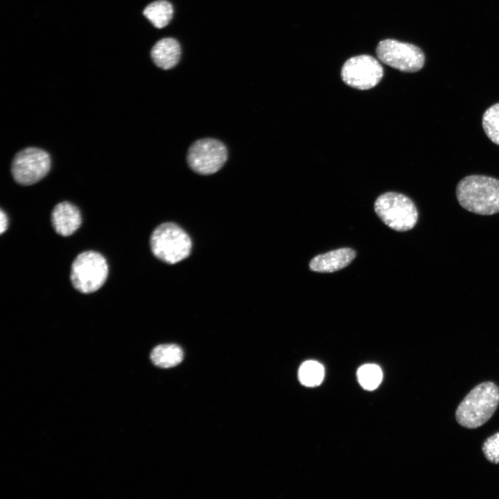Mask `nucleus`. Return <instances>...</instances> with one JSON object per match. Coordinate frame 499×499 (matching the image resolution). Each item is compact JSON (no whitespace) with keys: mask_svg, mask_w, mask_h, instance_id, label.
<instances>
[{"mask_svg":"<svg viewBox=\"0 0 499 499\" xmlns=\"http://www.w3.org/2000/svg\"><path fill=\"white\" fill-rule=\"evenodd\" d=\"M459 204L467 211L479 215L499 213V180L473 175L459 181L456 187Z\"/></svg>","mask_w":499,"mask_h":499,"instance_id":"f257e3e1","label":"nucleus"},{"mask_svg":"<svg viewBox=\"0 0 499 499\" xmlns=\"http://www.w3.org/2000/svg\"><path fill=\"white\" fill-rule=\"evenodd\" d=\"M499 404V387L493 382H484L471 389L458 405L457 421L462 426L473 429L485 423Z\"/></svg>","mask_w":499,"mask_h":499,"instance_id":"f03ea898","label":"nucleus"},{"mask_svg":"<svg viewBox=\"0 0 499 499\" xmlns=\"http://www.w3.org/2000/svg\"><path fill=\"white\" fill-rule=\"evenodd\" d=\"M150 242L153 254L169 264H175L186 259L191 250L189 235L173 222L159 225L152 231Z\"/></svg>","mask_w":499,"mask_h":499,"instance_id":"7ed1b4c3","label":"nucleus"},{"mask_svg":"<svg viewBox=\"0 0 499 499\" xmlns=\"http://www.w3.org/2000/svg\"><path fill=\"white\" fill-rule=\"evenodd\" d=\"M374 210L386 225L396 231H408L418 220L414 203L399 193L388 192L380 195L374 203Z\"/></svg>","mask_w":499,"mask_h":499,"instance_id":"20e7f679","label":"nucleus"},{"mask_svg":"<svg viewBox=\"0 0 499 499\" xmlns=\"http://www.w3.org/2000/svg\"><path fill=\"white\" fill-rule=\"evenodd\" d=\"M107 275L108 265L104 256L94 251H86L74 259L70 278L77 290L91 293L104 284Z\"/></svg>","mask_w":499,"mask_h":499,"instance_id":"39448f33","label":"nucleus"},{"mask_svg":"<svg viewBox=\"0 0 499 499\" xmlns=\"http://www.w3.org/2000/svg\"><path fill=\"white\" fill-rule=\"evenodd\" d=\"M376 53L381 62L403 72H417L425 63V55L419 47L393 39L380 41Z\"/></svg>","mask_w":499,"mask_h":499,"instance_id":"423d86ee","label":"nucleus"},{"mask_svg":"<svg viewBox=\"0 0 499 499\" xmlns=\"http://www.w3.org/2000/svg\"><path fill=\"white\" fill-rule=\"evenodd\" d=\"M51 168V158L45 150L29 147L19 151L13 158L11 172L19 184L28 186L43 179Z\"/></svg>","mask_w":499,"mask_h":499,"instance_id":"0eeeda50","label":"nucleus"},{"mask_svg":"<svg viewBox=\"0 0 499 499\" xmlns=\"http://www.w3.org/2000/svg\"><path fill=\"white\" fill-rule=\"evenodd\" d=\"M343 82L351 87L366 90L378 85L383 76V69L378 61L369 55L348 59L341 69Z\"/></svg>","mask_w":499,"mask_h":499,"instance_id":"6e6552de","label":"nucleus"},{"mask_svg":"<svg viewBox=\"0 0 499 499\" xmlns=\"http://www.w3.org/2000/svg\"><path fill=\"white\" fill-rule=\"evenodd\" d=\"M227 159L225 146L214 139H202L193 143L188 150L187 161L190 168L201 175L218 171Z\"/></svg>","mask_w":499,"mask_h":499,"instance_id":"1a4fd4ad","label":"nucleus"},{"mask_svg":"<svg viewBox=\"0 0 499 499\" xmlns=\"http://www.w3.org/2000/svg\"><path fill=\"white\" fill-rule=\"evenodd\" d=\"M51 222L55 231L62 236L73 234L80 226L81 214L75 205L69 202L56 204L51 213Z\"/></svg>","mask_w":499,"mask_h":499,"instance_id":"9d476101","label":"nucleus"},{"mask_svg":"<svg viewBox=\"0 0 499 499\" xmlns=\"http://www.w3.org/2000/svg\"><path fill=\"white\" fill-rule=\"evenodd\" d=\"M356 256L350 248H340L317 255L310 262V269L318 272H332L348 265Z\"/></svg>","mask_w":499,"mask_h":499,"instance_id":"9b49d317","label":"nucleus"},{"mask_svg":"<svg viewBox=\"0 0 499 499\" xmlns=\"http://www.w3.org/2000/svg\"><path fill=\"white\" fill-rule=\"evenodd\" d=\"M150 55L158 67L168 70L178 63L181 56V47L175 39L163 38L155 44Z\"/></svg>","mask_w":499,"mask_h":499,"instance_id":"f8f14e48","label":"nucleus"},{"mask_svg":"<svg viewBox=\"0 0 499 499\" xmlns=\"http://www.w3.org/2000/svg\"><path fill=\"white\" fill-rule=\"evenodd\" d=\"M183 356L182 349L175 344L158 345L150 353L152 363L161 368H170L179 365Z\"/></svg>","mask_w":499,"mask_h":499,"instance_id":"ddd939ff","label":"nucleus"},{"mask_svg":"<svg viewBox=\"0 0 499 499\" xmlns=\"http://www.w3.org/2000/svg\"><path fill=\"white\" fill-rule=\"evenodd\" d=\"M143 15L157 28L168 24L173 17L172 4L166 0H158L148 4L143 12Z\"/></svg>","mask_w":499,"mask_h":499,"instance_id":"4468645a","label":"nucleus"},{"mask_svg":"<svg viewBox=\"0 0 499 499\" xmlns=\"http://www.w3.org/2000/svg\"><path fill=\"white\" fill-rule=\"evenodd\" d=\"M298 374L301 384L307 387H315L322 383L324 369L318 362L307 360L301 365Z\"/></svg>","mask_w":499,"mask_h":499,"instance_id":"2eb2a0df","label":"nucleus"},{"mask_svg":"<svg viewBox=\"0 0 499 499\" xmlns=\"http://www.w3.org/2000/svg\"><path fill=\"white\" fill-rule=\"evenodd\" d=\"M482 127L488 138L499 145V103L489 107L482 116Z\"/></svg>","mask_w":499,"mask_h":499,"instance_id":"dca6fc26","label":"nucleus"},{"mask_svg":"<svg viewBox=\"0 0 499 499\" xmlns=\"http://www.w3.org/2000/svg\"><path fill=\"white\" fill-rule=\"evenodd\" d=\"M357 376L360 384L364 389L373 390L380 383L383 373L378 365L367 364L358 369Z\"/></svg>","mask_w":499,"mask_h":499,"instance_id":"f3484780","label":"nucleus"},{"mask_svg":"<svg viewBox=\"0 0 499 499\" xmlns=\"http://www.w3.org/2000/svg\"><path fill=\"white\" fill-rule=\"evenodd\" d=\"M482 450L489 462L499 464V432L484 441Z\"/></svg>","mask_w":499,"mask_h":499,"instance_id":"a211bd4d","label":"nucleus"},{"mask_svg":"<svg viewBox=\"0 0 499 499\" xmlns=\"http://www.w3.org/2000/svg\"><path fill=\"white\" fill-rule=\"evenodd\" d=\"M8 220L6 213L1 209L0 211V233L3 234L8 227Z\"/></svg>","mask_w":499,"mask_h":499,"instance_id":"6ab92c4d","label":"nucleus"}]
</instances>
